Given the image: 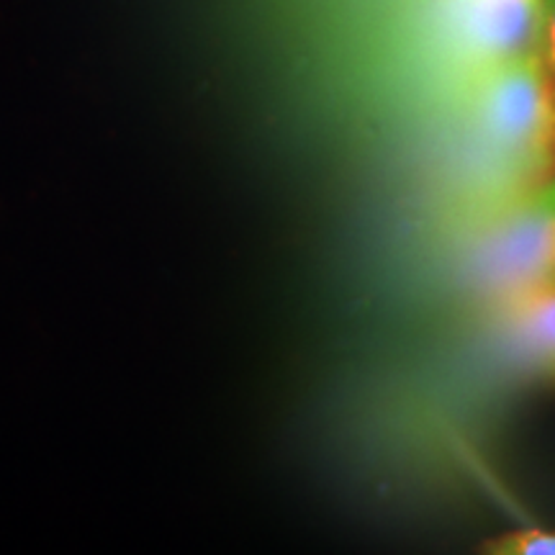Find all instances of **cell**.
Masks as SVG:
<instances>
[{
  "label": "cell",
  "instance_id": "7a4b0ae2",
  "mask_svg": "<svg viewBox=\"0 0 555 555\" xmlns=\"http://www.w3.org/2000/svg\"><path fill=\"white\" fill-rule=\"evenodd\" d=\"M478 283L512 307L555 286V172L506 206L474 255Z\"/></svg>",
  "mask_w": 555,
  "mask_h": 555
},
{
  "label": "cell",
  "instance_id": "6da1fadb",
  "mask_svg": "<svg viewBox=\"0 0 555 555\" xmlns=\"http://www.w3.org/2000/svg\"><path fill=\"white\" fill-rule=\"evenodd\" d=\"M474 119L506 165L535 180L555 172V78L545 50L478 67Z\"/></svg>",
  "mask_w": 555,
  "mask_h": 555
},
{
  "label": "cell",
  "instance_id": "277c9868",
  "mask_svg": "<svg viewBox=\"0 0 555 555\" xmlns=\"http://www.w3.org/2000/svg\"><path fill=\"white\" fill-rule=\"evenodd\" d=\"M506 309L522 350L555 376V286L535 291Z\"/></svg>",
  "mask_w": 555,
  "mask_h": 555
},
{
  "label": "cell",
  "instance_id": "5b68a950",
  "mask_svg": "<svg viewBox=\"0 0 555 555\" xmlns=\"http://www.w3.org/2000/svg\"><path fill=\"white\" fill-rule=\"evenodd\" d=\"M483 551L494 555H555V530L525 527V530L506 532V535L491 540Z\"/></svg>",
  "mask_w": 555,
  "mask_h": 555
},
{
  "label": "cell",
  "instance_id": "3957f363",
  "mask_svg": "<svg viewBox=\"0 0 555 555\" xmlns=\"http://www.w3.org/2000/svg\"><path fill=\"white\" fill-rule=\"evenodd\" d=\"M457 18L476 69L545 50V0H461Z\"/></svg>",
  "mask_w": 555,
  "mask_h": 555
},
{
  "label": "cell",
  "instance_id": "8992f818",
  "mask_svg": "<svg viewBox=\"0 0 555 555\" xmlns=\"http://www.w3.org/2000/svg\"><path fill=\"white\" fill-rule=\"evenodd\" d=\"M545 57L555 78V0H545Z\"/></svg>",
  "mask_w": 555,
  "mask_h": 555
}]
</instances>
